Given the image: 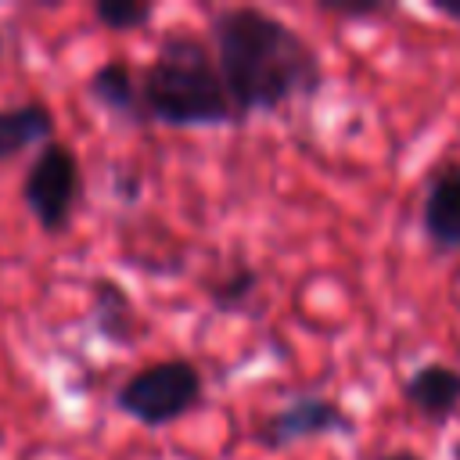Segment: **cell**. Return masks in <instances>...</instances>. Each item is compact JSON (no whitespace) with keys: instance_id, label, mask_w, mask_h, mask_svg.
<instances>
[{"instance_id":"cell-8","label":"cell","mask_w":460,"mask_h":460,"mask_svg":"<svg viewBox=\"0 0 460 460\" xmlns=\"http://www.w3.org/2000/svg\"><path fill=\"white\" fill-rule=\"evenodd\" d=\"M83 93H86L104 115H111V119H119V122H133V126H144V122H147V119H144V108H140L137 68H133L126 58H108V61H101V65L90 72Z\"/></svg>"},{"instance_id":"cell-17","label":"cell","mask_w":460,"mask_h":460,"mask_svg":"<svg viewBox=\"0 0 460 460\" xmlns=\"http://www.w3.org/2000/svg\"><path fill=\"white\" fill-rule=\"evenodd\" d=\"M0 54H4V36H0Z\"/></svg>"},{"instance_id":"cell-1","label":"cell","mask_w":460,"mask_h":460,"mask_svg":"<svg viewBox=\"0 0 460 460\" xmlns=\"http://www.w3.org/2000/svg\"><path fill=\"white\" fill-rule=\"evenodd\" d=\"M208 43L237 122L313 101L323 90L320 50L273 11L219 7L208 22Z\"/></svg>"},{"instance_id":"cell-6","label":"cell","mask_w":460,"mask_h":460,"mask_svg":"<svg viewBox=\"0 0 460 460\" xmlns=\"http://www.w3.org/2000/svg\"><path fill=\"white\" fill-rule=\"evenodd\" d=\"M420 234L435 255L460 252V158L431 169L420 201Z\"/></svg>"},{"instance_id":"cell-13","label":"cell","mask_w":460,"mask_h":460,"mask_svg":"<svg viewBox=\"0 0 460 460\" xmlns=\"http://www.w3.org/2000/svg\"><path fill=\"white\" fill-rule=\"evenodd\" d=\"M320 11L338 14V18H381V14H392L395 7L370 0V4H320Z\"/></svg>"},{"instance_id":"cell-2","label":"cell","mask_w":460,"mask_h":460,"mask_svg":"<svg viewBox=\"0 0 460 460\" xmlns=\"http://www.w3.org/2000/svg\"><path fill=\"white\" fill-rule=\"evenodd\" d=\"M137 83L147 122L169 129H219L237 122L212 43L194 29H165L151 61L137 68Z\"/></svg>"},{"instance_id":"cell-4","label":"cell","mask_w":460,"mask_h":460,"mask_svg":"<svg viewBox=\"0 0 460 460\" xmlns=\"http://www.w3.org/2000/svg\"><path fill=\"white\" fill-rule=\"evenodd\" d=\"M83 194V165L79 155L65 140H47L29 169L22 172V205L40 223L43 234H65L72 226V212Z\"/></svg>"},{"instance_id":"cell-5","label":"cell","mask_w":460,"mask_h":460,"mask_svg":"<svg viewBox=\"0 0 460 460\" xmlns=\"http://www.w3.org/2000/svg\"><path fill=\"white\" fill-rule=\"evenodd\" d=\"M356 417L323 392H298L288 395L273 413H266L255 428V442L270 453L291 449L298 442L331 438V435H352Z\"/></svg>"},{"instance_id":"cell-12","label":"cell","mask_w":460,"mask_h":460,"mask_svg":"<svg viewBox=\"0 0 460 460\" xmlns=\"http://www.w3.org/2000/svg\"><path fill=\"white\" fill-rule=\"evenodd\" d=\"M93 18H97V25L111 29V32H133V29H144L155 18V4H140V0H97L93 4Z\"/></svg>"},{"instance_id":"cell-7","label":"cell","mask_w":460,"mask_h":460,"mask_svg":"<svg viewBox=\"0 0 460 460\" xmlns=\"http://www.w3.org/2000/svg\"><path fill=\"white\" fill-rule=\"evenodd\" d=\"M402 402L428 424H449L460 413V367L428 359L402 377Z\"/></svg>"},{"instance_id":"cell-15","label":"cell","mask_w":460,"mask_h":460,"mask_svg":"<svg viewBox=\"0 0 460 460\" xmlns=\"http://www.w3.org/2000/svg\"><path fill=\"white\" fill-rule=\"evenodd\" d=\"M374 460H424V456L413 453V449H388V453H381V456H374Z\"/></svg>"},{"instance_id":"cell-9","label":"cell","mask_w":460,"mask_h":460,"mask_svg":"<svg viewBox=\"0 0 460 460\" xmlns=\"http://www.w3.org/2000/svg\"><path fill=\"white\" fill-rule=\"evenodd\" d=\"M86 323L108 345H119V349L133 345L137 341V305H133L129 291L111 277H93Z\"/></svg>"},{"instance_id":"cell-10","label":"cell","mask_w":460,"mask_h":460,"mask_svg":"<svg viewBox=\"0 0 460 460\" xmlns=\"http://www.w3.org/2000/svg\"><path fill=\"white\" fill-rule=\"evenodd\" d=\"M54 129L58 119L43 101L0 104V162H11L32 147L40 151L47 140H54Z\"/></svg>"},{"instance_id":"cell-16","label":"cell","mask_w":460,"mask_h":460,"mask_svg":"<svg viewBox=\"0 0 460 460\" xmlns=\"http://www.w3.org/2000/svg\"><path fill=\"white\" fill-rule=\"evenodd\" d=\"M449 456H453V460H460V438H453V446H449Z\"/></svg>"},{"instance_id":"cell-3","label":"cell","mask_w":460,"mask_h":460,"mask_svg":"<svg viewBox=\"0 0 460 460\" xmlns=\"http://www.w3.org/2000/svg\"><path fill=\"white\" fill-rule=\"evenodd\" d=\"M201 399H205L201 367L183 356L144 363L111 392V406L147 431L183 420L201 406Z\"/></svg>"},{"instance_id":"cell-11","label":"cell","mask_w":460,"mask_h":460,"mask_svg":"<svg viewBox=\"0 0 460 460\" xmlns=\"http://www.w3.org/2000/svg\"><path fill=\"white\" fill-rule=\"evenodd\" d=\"M255 291H259V273L252 266H234L226 277L212 280L208 302L216 313H244L248 302L255 298Z\"/></svg>"},{"instance_id":"cell-14","label":"cell","mask_w":460,"mask_h":460,"mask_svg":"<svg viewBox=\"0 0 460 460\" xmlns=\"http://www.w3.org/2000/svg\"><path fill=\"white\" fill-rule=\"evenodd\" d=\"M431 11L460 25V0H435V4H431Z\"/></svg>"}]
</instances>
